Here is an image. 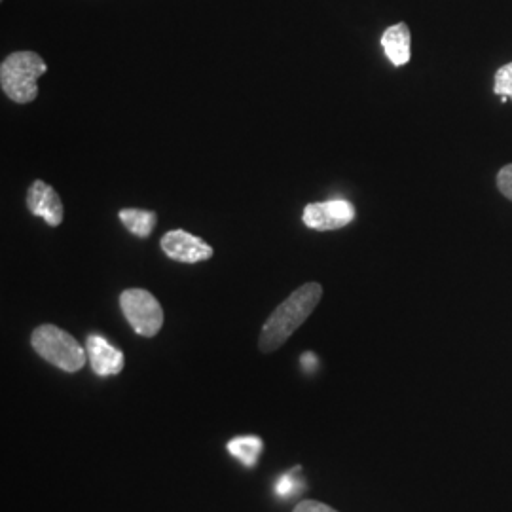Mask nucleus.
<instances>
[{
  "mask_svg": "<svg viewBox=\"0 0 512 512\" xmlns=\"http://www.w3.org/2000/svg\"><path fill=\"white\" fill-rule=\"evenodd\" d=\"M323 298V287L319 283H306L298 287L285 302H281L274 313L264 323L258 348L262 353H272L275 349L285 346V342L300 329L317 304Z\"/></svg>",
  "mask_w": 512,
  "mask_h": 512,
  "instance_id": "f257e3e1",
  "label": "nucleus"
},
{
  "mask_svg": "<svg viewBox=\"0 0 512 512\" xmlns=\"http://www.w3.org/2000/svg\"><path fill=\"white\" fill-rule=\"evenodd\" d=\"M46 71V61L35 52H14L0 65V88L14 103L27 105L37 99L38 78Z\"/></svg>",
  "mask_w": 512,
  "mask_h": 512,
  "instance_id": "f03ea898",
  "label": "nucleus"
},
{
  "mask_svg": "<svg viewBox=\"0 0 512 512\" xmlns=\"http://www.w3.org/2000/svg\"><path fill=\"white\" fill-rule=\"evenodd\" d=\"M31 344L46 363L69 374L82 370L88 361V351L80 346V342L55 325H40L33 330Z\"/></svg>",
  "mask_w": 512,
  "mask_h": 512,
  "instance_id": "7ed1b4c3",
  "label": "nucleus"
},
{
  "mask_svg": "<svg viewBox=\"0 0 512 512\" xmlns=\"http://www.w3.org/2000/svg\"><path fill=\"white\" fill-rule=\"evenodd\" d=\"M120 308L139 336L154 338L164 327V310L156 296L145 289H128L120 294Z\"/></svg>",
  "mask_w": 512,
  "mask_h": 512,
  "instance_id": "20e7f679",
  "label": "nucleus"
},
{
  "mask_svg": "<svg viewBox=\"0 0 512 512\" xmlns=\"http://www.w3.org/2000/svg\"><path fill=\"white\" fill-rule=\"evenodd\" d=\"M357 217V211L346 200H330V202L310 203L304 209V224L317 232L340 230L351 224Z\"/></svg>",
  "mask_w": 512,
  "mask_h": 512,
  "instance_id": "39448f33",
  "label": "nucleus"
},
{
  "mask_svg": "<svg viewBox=\"0 0 512 512\" xmlns=\"http://www.w3.org/2000/svg\"><path fill=\"white\" fill-rule=\"evenodd\" d=\"M162 251L171 260L183 262V264H198L205 262L213 256V247L205 243L202 238L192 236L184 230H171L162 238Z\"/></svg>",
  "mask_w": 512,
  "mask_h": 512,
  "instance_id": "423d86ee",
  "label": "nucleus"
},
{
  "mask_svg": "<svg viewBox=\"0 0 512 512\" xmlns=\"http://www.w3.org/2000/svg\"><path fill=\"white\" fill-rule=\"evenodd\" d=\"M86 351H88V361L97 376L109 378V376H118L124 370L126 357H124L122 349L112 346L109 340L103 338L101 334L88 336Z\"/></svg>",
  "mask_w": 512,
  "mask_h": 512,
  "instance_id": "0eeeda50",
  "label": "nucleus"
},
{
  "mask_svg": "<svg viewBox=\"0 0 512 512\" xmlns=\"http://www.w3.org/2000/svg\"><path fill=\"white\" fill-rule=\"evenodd\" d=\"M27 209L44 220L46 224L57 228L63 222V202L59 198V194L55 192L54 186L44 183V181H35L31 184L29 192H27Z\"/></svg>",
  "mask_w": 512,
  "mask_h": 512,
  "instance_id": "6e6552de",
  "label": "nucleus"
},
{
  "mask_svg": "<svg viewBox=\"0 0 512 512\" xmlns=\"http://www.w3.org/2000/svg\"><path fill=\"white\" fill-rule=\"evenodd\" d=\"M382 46H384L387 59L395 67H403L410 61L412 55V35L406 23H395L389 29H385L382 35Z\"/></svg>",
  "mask_w": 512,
  "mask_h": 512,
  "instance_id": "1a4fd4ad",
  "label": "nucleus"
},
{
  "mask_svg": "<svg viewBox=\"0 0 512 512\" xmlns=\"http://www.w3.org/2000/svg\"><path fill=\"white\" fill-rule=\"evenodd\" d=\"M226 448H228L230 456L238 459L243 467L253 469L264 452V440L256 435H243V437H234L230 440L226 444Z\"/></svg>",
  "mask_w": 512,
  "mask_h": 512,
  "instance_id": "9d476101",
  "label": "nucleus"
},
{
  "mask_svg": "<svg viewBox=\"0 0 512 512\" xmlns=\"http://www.w3.org/2000/svg\"><path fill=\"white\" fill-rule=\"evenodd\" d=\"M118 217L122 220V224L128 228L129 232L137 238L147 239L156 228L158 222V215L154 211H147V209H122L118 213Z\"/></svg>",
  "mask_w": 512,
  "mask_h": 512,
  "instance_id": "9b49d317",
  "label": "nucleus"
},
{
  "mask_svg": "<svg viewBox=\"0 0 512 512\" xmlns=\"http://www.w3.org/2000/svg\"><path fill=\"white\" fill-rule=\"evenodd\" d=\"M494 93L503 97V101H512V61L497 69L494 76Z\"/></svg>",
  "mask_w": 512,
  "mask_h": 512,
  "instance_id": "f8f14e48",
  "label": "nucleus"
},
{
  "mask_svg": "<svg viewBox=\"0 0 512 512\" xmlns=\"http://www.w3.org/2000/svg\"><path fill=\"white\" fill-rule=\"evenodd\" d=\"M298 473H300V469L296 467L291 473H287V475H283L279 478V482H277V486H275V492L281 495L283 499H289L291 495L296 494V492L300 490V482H302V480L296 478Z\"/></svg>",
  "mask_w": 512,
  "mask_h": 512,
  "instance_id": "ddd939ff",
  "label": "nucleus"
},
{
  "mask_svg": "<svg viewBox=\"0 0 512 512\" xmlns=\"http://www.w3.org/2000/svg\"><path fill=\"white\" fill-rule=\"evenodd\" d=\"M497 188L507 200L512 202V164L501 167V171L497 173Z\"/></svg>",
  "mask_w": 512,
  "mask_h": 512,
  "instance_id": "4468645a",
  "label": "nucleus"
},
{
  "mask_svg": "<svg viewBox=\"0 0 512 512\" xmlns=\"http://www.w3.org/2000/svg\"><path fill=\"white\" fill-rule=\"evenodd\" d=\"M293 512H338L336 509H332L329 505L321 503V501H313V499H304L300 501Z\"/></svg>",
  "mask_w": 512,
  "mask_h": 512,
  "instance_id": "2eb2a0df",
  "label": "nucleus"
},
{
  "mask_svg": "<svg viewBox=\"0 0 512 512\" xmlns=\"http://www.w3.org/2000/svg\"><path fill=\"white\" fill-rule=\"evenodd\" d=\"M302 365L306 366V372H311L313 366H315V355L304 353V355H302Z\"/></svg>",
  "mask_w": 512,
  "mask_h": 512,
  "instance_id": "dca6fc26",
  "label": "nucleus"
}]
</instances>
